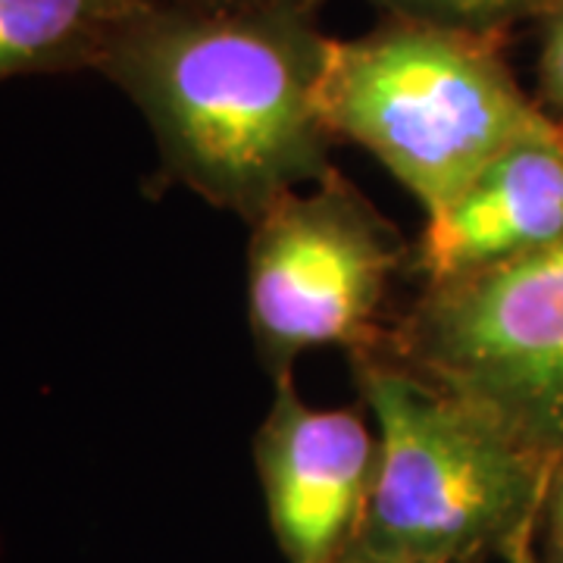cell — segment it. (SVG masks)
Instances as JSON below:
<instances>
[{"label":"cell","instance_id":"obj_13","mask_svg":"<svg viewBox=\"0 0 563 563\" xmlns=\"http://www.w3.org/2000/svg\"><path fill=\"white\" fill-rule=\"evenodd\" d=\"M536 529H539V523L523 529V532L510 542V548L501 554L504 563H542L539 561V554H536Z\"/></svg>","mask_w":563,"mask_h":563},{"label":"cell","instance_id":"obj_7","mask_svg":"<svg viewBox=\"0 0 563 563\" xmlns=\"http://www.w3.org/2000/svg\"><path fill=\"white\" fill-rule=\"evenodd\" d=\"M563 244V122L510 144L429 213L410 263L422 285L483 276Z\"/></svg>","mask_w":563,"mask_h":563},{"label":"cell","instance_id":"obj_10","mask_svg":"<svg viewBox=\"0 0 563 563\" xmlns=\"http://www.w3.org/2000/svg\"><path fill=\"white\" fill-rule=\"evenodd\" d=\"M542 81L551 103L563 113V0H551L544 13Z\"/></svg>","mask_w":563,"mask_h":563},{"label":"cell","instance_id":"obj_5","mask_svg":"<svg viewBox=\"0 0 563 563\" xmlns=\"http://www.w3.org/2000/svg\"><path fill=\"white\" fill-rule=\"evenodd\" d=\"M383 347L536 454L563 461V244L483 276L422 285Z\"/></svg>","mask_w":563,"mask_h":563},{"label":"cell","instance_id":"obj_12","mask_svg":"<svg viewBox=\"0 0 563 563\" xmlns=\"http://www.w3.org/2000/svg\"><path fill=\"white\" fill-rule=\"evenodd\" d=\"M163 7L181 10H254V7H276V3H320V0H151Z\"/></svg>","mask_w":563,"mask_h":563},{"label":"cell","instance_id":"obj_11","mask_svg":"<svg viewBox=\"0 0 563 563\" xmlns=\"http://www.w3.org/2000/svg\"><path fill=\"white\" fill-rule=\"evenodd\" d=\"M544 563H563V461L554 466L551 488L542 507Z\"/></svg>","mask_w":563,"mask_h":563},{"label":"cell","instance_id":"obj_9","mask_svg":"<svg viewBox=\"0 0 563 563\" xmlns=\"http://www.w3.org/2000/svg\"><path fill=\"white\" fill-rule=\"evenodd\" d=\"M388 20L498 41L526 16H544L551 0H366Z\"/></svg>","mask_w":563,"mask_h":563},{"label":"cell","instance_id":"obj_6","mask_svg":"<svg viewBox=\"0 0 563 563\" xmlns=\"http://www.w3.org/2000/svg\"><path fill=\"white\" fill-rule=\"evenodd\" d=\"M379 442L357 407H317L295 376L273 379L254 435L269 532L285 563H339L357 542Z\"/></svg>","mask_w":563,"mask_h":563},{"label":"cell","instance_id":"obj_2","mask_svg":"<svg viewBox=\"0 0 563 563\" xmlns=\"http://www.w3.org/2000/svg\"><path fill=\"white\" fill-rule=\"evenodd\" d=\"M379 463L354 554L376 563H483L542 523L558 463L385 347L351 357Z\"/></svg>","mask_w":563,"mask_h":563},{"label":"cell","instance_id":"obj_8","mask_svg":"<svg viewBox=\"0 0 563 563\" xmlns=\"http://www.w3.org/2000/svg\"><path fill=\"white\" fill-rule=\"evenodd\" d=\"M151 0H0V81L101 69Z\"/></svg>","mask_w":563,"mask_h":563},{"label":"cell","instance_id":"obj_4","mask_svg":"<svg viewBox=\"0 0 563 563\" xmlns=\"http://www.w3.org/2000/svg\"><path fill=\"white\" fill-rule=\"evenodd\" d=\"M410 261L395 225L332 166L251 222L247 329L269 379L310 351L383 347L388 288Z\"/></svg>","mask_w":563,"mask_h":563},{"label":"cell","instance_id":"obj_1","mask_svg":"<svg viewBox=\"0 0 563 563\" xmlns=\"http://www.w3.org/2000/svg\"><path fill=\"white\" fill-rule=\"evenodd\" d=\"M325 41L317 3H147L98 73L139 107L166 179L251 225L332 169V135L317 110Z\"/></svg>","mask_w":563,"mask_h":563},{"label":"cell","instance_id":"obj_3","mask_svg":"<svg viewBox=\"0 0 563 563\" xmlns=\"http://www.w3.org/2000/svg\"><path fill=\"white\" fill-rule=\"evenodd\" d=\"M317 110L435 213L510 144L551 125L523 95L498 41L388 20L361 38H329Z\"/></svg>","mask_w":563,"mask_h":563},{"label":"cell","instance_id":"obj_14","mask_svg":"<svg viewBox=\"0 0 563 563\" xmlns=\"http://www.w3.org/2000/svg\"><path fill=\"white\" fill-rule=\"evenodd\" d=\"M339 563H376V561H366V558H361V554H354V551H347V558Z\"/></svg>","mask_w":563,"mask_h":563}]
</instances>
